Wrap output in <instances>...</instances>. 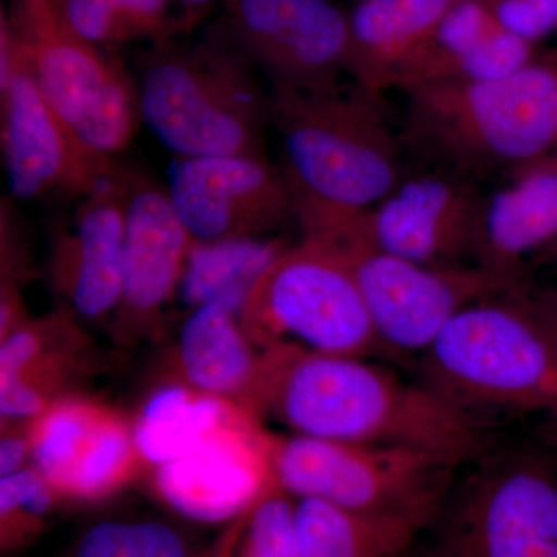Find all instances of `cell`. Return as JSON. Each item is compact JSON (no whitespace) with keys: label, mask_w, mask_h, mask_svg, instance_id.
<instances>
[{"label":"cell","mask_w":557,"mask_h":557,"mask_svg":"<svg viewBox=\"0 0 557 557\" xmlns=\"http://www.w3.org/2000/svg\"><path fill=\"white\" fill-rule=\"evenodd\" d=\"M247 410L296 435L423 450L456 468L490 450L483 416L366 358L293 346L260 350Z\"/></svg>","instance_id":"obj_1"},{"label":"cell","mask_w":557,"mask_h":557,"mask_svg":"<svg viewBox=\"0 0 557 557\" xmlns=\"http://www.w3.org/2000/svg\"><path fill=\"white\" fill-rule=\"evenodd\" d=\"M270 97L302 228L369 211L406 177L383 94L341 79L313 90L271 89Z\"/></svg>","instance_id":"obj_2"},{"label":"cell","mask_w":557,"mask_h":557,"mask_svg":"<svg viewBox=\"0 0 557 557\" xmlns=\"http://www.w3.org/2000/svg\"><path fill=\"white\" fill-rule=\"evenodd\" d=\"M403 146L457 177H485L552 153L557 139V65L508 78L429 81L401 89Z\"/></svg>","instance_id":"obj_3"},{"label":"cell","mask_w":557,"mask_h":557,"mask_svg":"<svg viewBox=\"0 0 557 557\" xmlns=\"http://www.w3.org/2000/svg\"><path fill=\"white\" fill-rule=\"evenodd\" d=\"M134 76L143 123L180 159L265 156L270 94L219 27L199 42L152 46Z\"/></svg>","instance_id":"obj_4"},{"label":"cell","mask_w":557,"mask_h":557,"mask_svg":"<svg viewBox=\"0 0 557 557\" xmlns=\"http://www.w3.org/2000/svg\"><path fill=\"white\" fill-rule=\"evenodd\" d=\"M424 386L483 416L557 412V332L519 289L460 311L420 355Z\"/></svg>","instance_id":"obj_5"},{"label":"cell","mask_w":557,"mask_h":557,"mask_svg":"<svg viewBox=\"0 0 557 557\" xmlns=\"http://www.w3.org/2000/svg\"><path fill=\"white\" fill-rule=\"evenodd\" d=\"M17 64L91 149L115 157L141 121L137 81L69 20L65 0H13L2 10Z\"/></svg>","instance_id":"obj_6"},{"label":"cell","mask_w":557,"mask_h":557,"mask_svg":"<svg viewBox=\"0 0 557 557\" xmlns=\"http://www.w3.org/2000/svg\"><path fill=\"white\" fill-rule=\"evenodd\" d=\"M271 482L364 515H399L432 525L456 467L423 450L260 431Z\"/></svg>","instance_id":"obj_7"},{"label":"cell","mask_w":557,"mask_h":557,"mask_svg":"<svg viewBox=\"0 0 557 557\" xmlns=\"http://www.w3.org/2000/svg\"><path fill=\"white\" fill-rule=\"evenodd\" d=\"M258 350L293 346L368 358L386 351L350 267L333 242L304 236L263 271L239 313Z\"/></svg>","instance_id":"obj_8"},{"label":"cell","mask_w":557,"mask_h":557,"mask_svg":"<svg viewBox=\"0 0 557 557\" xmlns=\"http://www.w3.org/2000/svg\"><path fill=\"white\" fill-rule=\"evenodd\" d=\"M431 527L426 557H557V469L528 450H487Z\"/></svg>","instance_id":"obj_9"},{"label":"cell","mask_w":557,"mask_h":557,"mask_svg":"<svg viewBox=\"0 0 557 557\" xmlns=\"http://www.w3.org/2000/svg\"><path fill=\"white\" fill-rule=\"evenodd\" d=\"M324 237L339 249L386 350L418 354L480 300L516 292L519 284L478 265L428 267L347 236Z\"/></svg>","instance_id":"obj_10"},{"label":"cell","mask_w":557,"mask_h":557,"mask_svg":"<svg viewBox=\"0 0 557 557\" xmlns=\"http://www.w3.org/2000/svg\"><path fill=\"white\" fill-rule=\"evenodd\" d=\"M485 197L448 172L406 175L386 199L361 214L324 220L304 236H347L428 267L474 258Z\"/></svg>","instance_id":"obj_11"},{"label":"cell","mask_w":557,"mask_h":557,"mask_svg":"<svg viewBox=\"0 0 557 557\" xmlns=\"http://www.w3.org/2000/svg\"><path fill=\"white\" fill-rule=\"evenodd\" d=\"M0 143L11 197L21 201L83 200L121 170L79 138L17 62L0 91Z\"/></svg>","instance_id":"obj_12"},{"label":"cell","mask_w":557,"mask_h":557,"mask_svg":"<svg viewBox=\"0 0 557 557\" xmlns=\"http://www.w3.org/2000/svg\"><path fill=\"white\" fill-rule=\"evenodd\" d=\"M218 27L271 89H321L348 72L350 22L329 0H228Z\"/></svg>","instance_id":"obj_13"},{"label":"cell","mask_w":557,"mask_h":557,"mask_svg":"<svg viewBox=\"0 0 557 557\" xmlns=\"http://www.w3.org/2000/svg\"><path fill=\"white\" fill-rule=\"evenodd\" d=\"M32 465L62 502L104 500L148 461L135 421L87 395L62 399L32 420Z\"/></svg>","instance_id":"obj_14"},{"label":"cell","mask_w":557,"mask_h":557,"mask_svg":"<svg viewBox=\"0 0 557 557\" xmlns=\"http://www.w3.org/2000/svg\"><path fill=\"white\" fill-rule=\"evenodd\" d=\"M166 189L196 244L265 237L296 219L292 186L267 156L180 159Z\"/></svg>","instance_id":"obj_15"},{"label":"cell","mask_w":557,"mask_h":557,"mask_svg":"<svg viewBox=\"0 0 557 557\" xmlns=\"http://www.w3.org/2000/svg\"><path fill=\"white\" fill-rule=\"evenodd\" d=\"M127 212L119 309L110 321L121 347L152 338L175 295L194 240L170 194L148 175L126 170Z\"/></svg>","instance_id":"obj_16"},{"label":"cell","mask_w":557,"mask_h":557,"mask_svg":"<svg viewBox=\"0 0 557 557\" xmlns=\"http://www.w3.org/2000/svg\"><path fill=\"white\" fill-rule=\"evenodd\" d=\"M126 168L79 200L51 245L47 278L60 304L83 321H112L120 306L126 237Z\"/></svg>","instance_id":"obj_17"},{"label":"cell","mask_w":557,"mask_h":557,"mask_svg":"<svg viewBox=\"0 0 557 557\" xmlns=\"http://www.w3.org/2000/svg\"><path fill=\"white\" fill-rule=\"evenodd\" d=\"M260 431L248 413L215 429L190 453L153 467L156 493L196 522L239 518L271 483Z\"/></svg>","instance_id":"obj_18"},{"label":"cell","mask_w":557,"mask_h":557,"mask_svg":"<svg viewBox=\"0 0 557 557\" xmlns=\"http://www.w3.org/2000/svg\"><path fill=\"white\" fill-rule=\"evenodd\" d=\"M79 322L60 304L0 341V420H28L84 395V384L98 370V355Z\"/></svg>","instance_id":"obj_19"},{"label":"cell","mask_w":557,"mask_h":557,"mask_svg":"<svg viewBox=\"0 0 557 557\" xmlns=\"http://www.w3.org/2000/svg\"><path fill=\"white\" fill-rule=\"evenodd\" d=\"M557 236V153L516 168L505 188L485 197L474 265L519 284L522 260Z\"/></svg>","instance_id":"obj_20"},{"label":"cell","mask_w":557,"mask_h":557,"mask_svg":"<svg viewBox=\"0 0 557 557\" xmlns=\"http://www.w3.org/2000/svg\"><path fill=\"white\" fill-rule=\"evenodd\" d=\"M260 351L242 330L239 314L220 304L189 311L175 346V386L223 399L247 412ZM248 413V412H247Z\"/></svg>","instance_id":"obj_21"},{"label":"cell","mask_w":557,"mask_h":557,"mask_svg":"<svg viewBox=\"0 0 557 557\" xmlns=\"http://www.w3.org/2000/svg\"><path fill=\"white\" fill-rule=\"evenodd\" d=\"M458 0H364L351 14L348 72L361 86L384 94Z\"/></svg>","instance_id":"obj_22"},{"label":"cell","mask_w":557,"mask_h":557,"mask_svg":"<svg viewBox=\"0 0 557 557\" xmlns=\"http://www.w3.org/2000/svg\"><path fill=\"white\" fill-rule=\"evenodd\" d=\"M299 557H406L424 520L364 515L317 498H299Z\"/></svg>","instance_id":"obj_23"},{"label":"cell","mask_w":557,"mask_h":557,"mask_svg":"<svg viewBox=\"0 0 557 557\" xmlns=\"http://www.w3.org/2000/svg\"><path fill=\"white\" fill-rule=\"evenodd\" d=\"M288 247L278 237L194 242L180 282V298L190 310L220 304L239 314L263 271Z\"/></svg>","instance_id":"obj_24"},{"label":"cell","mask_w":557,"mask_h":557,"mask_svg":"<svg viewBox=\"0 0 557 557\" xmlns=\"http://www.w3.org/2000/svg\"><path fill=\"white\" fill-rule=\"evenodd\" d=\"M245 413L223 399L171 384L150 399L135 421L139 449L146 461L156 467L185 456L215 429Z\"/></svg>","instance_id":"obj_25"},{"label":"cell","mask_w":557,"mask_h":557,"mask_svg":"<svg viewBox=\"0 0 557 557\" xmlns=\"http://www.w3.org/2000/svg\"><path fill=\"white\" fill-rule=\"evenodd\" d=\"M177 0H65L73 27L106 51L134 42L177 40L193 16H178Z\"/></svg>","instance_id":"obj_26"},{"label":"cell","mask_w":557,"mask_h":557,"mask_svg":"<svg viewBox=\"0 0 557 557\" xmlns=\"http://www.w3.org/2000/svg\"><path fill=\"white\" fill-rule=\"evenodd\" d=\"M70 557H197L177 528L160 520H102L84 531Z\"/></svg>","instance_id":"obj_27"},{"label":"cell","mask_w":557,"mask_h":557,"mask_svg":"<svg viewBox=\"0 0 557 557\" xmlns=\"http://www.w3.org/2000/svg\"><path fill=\"white\" fill-rule=\"evenodd\" d=\"M49 480L33 467L0 478V552L13 555L46 530L61 504Z\"/></svg>","instance_id":"obj_28"},{"label":"cell","mask_w":557,"mask_h":557,"mask_svg":"<svg viewBox=\"0 0 557 557\" xmlns=\"http://www.w3.org/2000/svg\"><path fill=\"white\" fill-rule=\"evenodd\" d=\"M298 504L271 482L249 509L234 557H299Z\"/></svg>","instance_id":"obj_29"},{"label":"cell","mask_w":557,"mask_h":557,"mask_svg":"<svg viewBox=\"0 0 557 557\" xmlns=\"http://www.w3.org/2000/svg\"><path fill=\"white\" fill-rule=\"evenodd\" d=\"M30 276V259L22 244L20 223L10 200L3 197L0 205V339L30 318L22 299V287Z\"/></svg>","instance_id":"obj_30"},{"label":"cell","mask_w":557,"mask_h":557,"mask_svg":"<svg viewBox=\"0 0 557 557\" xmlns=\"http://www.w3.org/2000/svg\"><path fill=\"white\" fill-rule=\"evenodd\" d=\"M530 64V42L500 27L449 65L437 81L485 83L504 79Z\"/></svg>","instance_id":"obj_31"},{"label":"cell","mask_w":557,"mask_h":557,"mask_svg":"<svg viewBox=\"0 0 557 557\" xmlns=\"http://www.w3.org/2000/svg\"><path fill=\"white\" fill-rule=\"evenodd\" d=\"M493 16L504 30L531 42L557 27V0H497Z\"/></svg>","instance_id":"obj_32"},{"label":"cell","mask_w":557,"mask_h":557,"mask_svg":"<svg viewBox=\"0 0 557 557\" xmlns=\"http://www.w3.org/2000/svg\"><path fill=\"white\" fill-rule=\"evenodd\" d=\"M32 418L0 423V478L32 465Z\"/></svg>","instance_id":"obj_33"},{"label":"cell","mask_w":557,"mask_h":557,"mask_svg":"<svg viewBox=\"0 0 557 557\" xmlns=\"http://www.w3.org/2000/svg\"><path fill=\"white\" fill-rule=\"evenodd\" d=\"M249 509H247L244 515L239 516V518L231 520V525L228 530H226V533L223 534V537L220 539L218 548H215L212 557H234L242 530H244L245 522H247Z\"/></svg>","instance_id":"obj_34"},{"label":"cell","mask_w":557,"mask_h":557,"mask_svg":"<svg viewBox=\"0 0 557 557\" xmlns=\"http://www.w3.org/2000/svg\"><path fill=\"white\" fill-rule=\"evenodd\" d=\"M531 299L557 332V287L542 289L536 296H531Z\"/></svg>","instance_id":"obj_35"},{"label":"cell","mask_w":557,"mask_h":557,"mask_svg":"<svg viewBox=\"0 0 557 557\" xmlns=\"http://www.w3.org/2000/svg\"><path fill=\"white\" fill-rule=\"evenodd\" d=\"M545 249H547L548 255L552 256L553 259L557 260V236L555 237V239L549 242Z\"/></svg>","instance_id":"obj_36"},{"label":"cell","mask_w":557,"mask_h":557,"mask_svg":"<svg viewBox=\"0 0 557 557\" xmlns=\"http://www.w3.org/2000/svg\"><path fill=\"white\" fill-rule=\"evenodd\" d=\"M553 152L557 153V139H556V145H555V149H553Z\"/></svg>","instance_id":"obj_37"},{"label":"cell","mask_w":557,"mask_h":557,"mask_svg":"<svg viewBox=\"0 0 557 557\" xmlns=\"http://www.w3.org/2000/svg\"><path fill=\"white\" fill-rule=\"evenodd\" d=\"M553 418H555V421H556V424H557V412L555 413V416H552Z\"/></svg>","instance_id":"obj_38"},{"label":"cell","mask_w":557,"mask_h":557,"mask_svg":"<svg viewBox=\"0 0 557 557\" xmlns=\"http://www.w3.org/2000/svg\"><path fill=\"white\" fill-rule=\"evenodd\" d=\"M362 2H364V0H362Z\"/></svg>","instance_id":"obj_39"}]
</instances>
